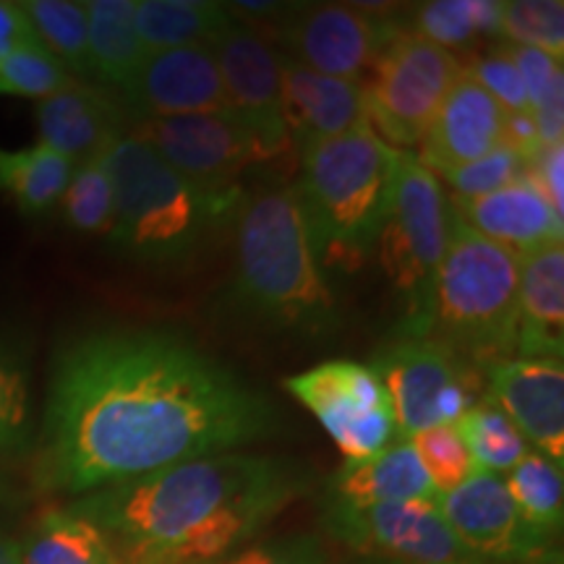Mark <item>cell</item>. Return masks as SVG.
<instances>
[{
    "mask_svg": "<svg viewBox=\"0 0 564 564\" xmlns=\"http://www.w3.org/2000/svg\"><path fill=\"white\" fill-rule=\"evenodd\" d=\"M270 398L181 335L105 327L55 356L40 434L45 489L91 494L264 436Z\"/></svg>",
    "mask_w": 564,
    "mask_h": 564,
    "instance_id": "6da1fadb",
    "label": "cell"
},
{
    "mask_svg": "<svg viewBox=\"0 0 564 564\" xmlns=\"http://www.w3.org/2000/svg\"><path fill=\"white\" fill-rule=\"evenodd\" d=\"M303 489L299 465L220 453L105 486L70 510L100 528L121 564H217Z\"/></svg>",
    "mask_w": 564,
    "mask_h": 564,
    "instance_id": "7a4b0ae2",
    "label": "cell"
},
{
    "mask_svg": "<svg viewBox=\"0 0 564 564\" xmlns=\"http://www.w3.org/2000/svg\"><path fill=\"white\" fill-rule=\"evenodd\" d=\"M236 306L267 327L327 335L340 322L293 186L251 196L238 215Z\"/></svg>",
    "mask_w": 564,
    "mask_h": 564,
    "instance_id": "3957f363",
    "label": "cell"
},
{
    "mask_svg": "<svg viewBox=\"0 0 564 564\" xmlns=\"http://www.w3.org/2000/svg\"><path fill=\"white\" fill-rule=\"evenodd\" d=\"M398 152L366 121L303 147L295 188L319 264H352L377 246Z\"/></svg>",
    "mask_w": 564,
    "mask_h": 564,
    "instance_id": "277c9868",
    "label": "cell"
},
{
    "mask_svg": "<svg viewBox=\"0 0 564 564\" xmlns=\"http://www.w3.org/2000/svg\"><path fill=\"white\" fill-rule=\"evenodd\" d=\"M520 253L491 243L453 212V228L436 272L426 337L465 364L489 369L514 358L518 345Z\"/></svg>",
    "mask_w": 564,
    "mask_h": 564,
    "instance_id": "5b68a950",
    "label": "cell"
},
{
    "mask_svg": "<svg viewBox=\"0 0 564 564\" xmlns=\"http://www.w3.org/2000/svg\"><path fill=\"white\" fill-rule=\"evenodd\" d=\"M112 228L118 251L139 262L167 264L188 257L232 202L204 194L175 173L137 131L108 147Z\"/></svg>",
    "mask_w": 564,
    "mask_h": 564,
    "instance_id": "8992f818",
    "label": "cell"
},
{
    "mask_svg": "<svg viewBox=\"0 0 564 564\" xmlns=\"http://www.w3.org/2000/svg\"><path fill=\"white\" fill-rule=\"evenodd\" d=\"M453 207L442 181L415 154L398 152L390 202L379 230V262L408 303L405 335H426L436 272L447 251Z\"/></svg>",
    "mask_w": 564,
    "mask_h": 564,
    "instance_id": "52a82bcc",
    "label": "cell"
},
{
    "mask_svg": "<svg viewBox=\"0 0 564 564\" xmlns=\"http://www.w3.org/2000/svg\"><path fill=\"white\" fill-rule=\"evenodd\" d=\"M463 70L455 53L400 30L373 61L369 82H364L366 112L373 131L387 137L392 150L419 147L444 95Z\"/></svg>",
    "mask_w": 564,
    "mask_h": 564,
    "instance_id": "ba28073f",
    "label": "cell"
},
{
    "mask_svg": "<svg viewBox=\"0 0 564 564\" xmlns=\"http://www.w3.org/2000/svg\"><path fill=\"white\" fill-rule=\"evenodd\" d=\"M390 398L403 442L432 426H455L478 403L468 364L426 335H403L384 345L371 364Z\"/></svg>",
    "mask_w": 564,
    "mask_h": 564,
    "instance_id": "9c48e42d",
    "label": "cell"
},
{
    "mask_svg": "<svg viewBox=\"0 0 564 564\" xmlns=\"http://www.w3.org/2000/svg\"><path fill=\"white\" fill-rule=\"evenodd\" d=\"M285 390L316 415L348 463L369 460L398 436L390 398L371 366L335 358L288 377Z\"/></svg>",
    "mask_w": 564,
    "mask_h": 564,
    "instance_id": "30bf717a",
    "label": "cell"
},
{
    "mask_svg": "<svg viewBox=\"0 0 564 564\" xmlns=\"http://www.w3.org/2000/svg\"><path fill=\"white\" fill-rule=\"evenodd\" d=\"M137 133L158 150L175 173L217 199L236 202L232 181L270 158L259 139L230 112L150 118Z\"/></svg>",
    "mask_w": 564,
    "mask_h": 564,
    "instance_id": "8fae6325",
    "label": "cell"
},
{
    "mask_svg": "<svg viewBox=\"0 0 564 564\" xmlns=\"http://www.w3.org/2000/svg\"><path fill=\"white\" fill-rule=\"evenodd\" d=\"M324 528L352 552L390 564L478 562L457 544L436 510V499L369 507L333 502L324 512Z\"/></svg>",
    "mask_w": 564,
    "mask_h": 564,
    "instance_id": "7c38bea8",
    "label": "cell"
},
{
    "mask_svg": "<svg viewBox=\"0 0 564 564\" xmlns=\"http://www.w3.org/2000/svg\"><path fill=\"white\" fill-rule=\"evenodd\" d=\"M436 510L465 552L491 564H552L549 535L520 518L505 478L474 474L436 497Z\"/></svg>",
    "mask_w": 564,
    "mask_h": 564,
    "instance_id": "4fadbf2b",
    "label": "cell"
},
{
    "mask_svg": "<svg viewBox=\"0 0 564 564\" xmlns=\"http://www.w3.org/2000/svg\"><path fill=\"white\" fill-rule=\"evenodd\" d=\"M228 100V112L238 118L267 154L285 152L291 144L282 116V53L272 40L251 26L232 24L212 42Z\"/></svg>",
    "mask_w": 564,
    "mask_h": 564,
    "instance_id": "5bb4252c",
    "label": "cell"
},
{
    "mask_svg": "<svg viewBox=\"0 0 564 564\" xmlns=\"http://www.w3.org/2000/svg\"><path fill=\"white\" fill-rule=\"evenodd\" d=\"M398 32V24L358 11L356 6L327 3L295 11L293 19L280 26L278 42L285 51L282 55L316 74L364 84V70H371Z\"/></svg>",
    "mask_w": 564,
    "mask_h": 564,
    "instance_id": "9a60e30c",
    "label": "cell"
},
{
    "mask_svg": "<svg viewBox=\"0 0 564 564\" xmlns=\"http://www.w3.org/2000/svg\"><path fill=\"white\" fill-rule=\"evenodd\" d=\"M123 97L141 121L228 112L220 68L209 45L150 53Z\"/></svg>",
    "mask_w": 564,
    "mask_h": 564,
    "instance_id": "2e32d148",
    "label": "cell"
},
{
    "mask_svg": "<svg viewBox=\"0 0 564 564\" xmlns=\"http://www.w3.org/2000/svg\"><path fill=\"white\" fill-rule=\"evenodd\" d=\"M494 405L549 460H564V369L556 358H507L486 369Z\"/></svg>",
    "mask_w": 564,
    "mask_h": 564,
    "instance_id": "e0dca14e",
    "label": "cell"
},
{
    "mask_svg": "<svg viewBox=\"0 0 564 564\" xmlns=\"http://www.w3.org/2000/svg\"><path fill=\"white\" fill-rule=\"evenodd\" d=\"M507 112L481 84L463 76L444 95L419 141V160L432 173L468 165L505 147Z\"/></svg>",
    "mask_w": 564,
    "mask_h": 564,
    "instance_id": "ac0fdd59",
    "label": "cell"
},
{
    "mask_svg": "<svg viewBox=\"0 0 564 564\" xmlns=\"http://www.w3.org/2000/svg\"><path fill=\"white\" fill-rule=\"evenodd\" d=\"M449 207L478 236L520 257L546 243L562 241V215L528 171L497 192L470 196V199L455 196Z\"/></svg>",
    "mask_w": 564,
    "mask_h": 564,
    "instance_id": "d6986e66",
    "label": "cell"
},
{
    "mask_svg": "<svg viewBox=\"0 0 564 564\" xmlns=\"http://www.w3.org/2000/svg\"><path fill=\"white\" fill-rule=\"evenodd\" d=\"M282 116L295 152L369 121L364 84L333 79L282 55Z\"/></svg>",
    "mask_w": 564,
    "mask_h": 564,
    "instance_id": "ffe728a7",
    "label": "cell"
},
{
    "mask_svg": "<svg viewBox=\"0 0 564 564\" xmlns=\"http://www.w3.org/2000/svg\"><path fill=\"white\" fill-rule=\"evenodd\" d=\"M564 352V246L546 243L520 257L518 345L514 358H556Z\"/></svg>",
    "mask_w": 564,
    "mask_h": 564,
    "instance_id": "44dd1931",
    "label": "cell"
},
{
    "mask_svg": "<svg viewBox=\"0 0 564 564\" xmlns=\"http://www.w3.org/2000/svg\"><path fill=\"white\" fill-rule=\"evenodd\" d=\"M121 105L79 82L37 102V144H45L70 162H82L110 147L121 137Z\"/></svg>",
    "mask_w": 564,
    "mask_h": 564,
    "instance_id": "7402d4cb",
    "label": "cell"
},
{
    "mask_svg": "<svg viewBox=\"0 0 564 564\" xmlns=\"http://www.w3.org/2000/svg\"><path fill=\"white\" fill-rule=\"evenodd\" d=\"M333 494L335 502L350 507L436 499L434 486L411 442L390 444L369 460L345 463L335 476Z\"/></svg>",
    "mask_w": 564,
    "mask_h": 564,
    "instance_id": "603a6c76",
    "label": "cell"
},
{
    "mask_svg": "<svg viewBox=\"0 0 564 564\" xmlns=\"http://www.w3.org/2000/svg\"><path fill=\"white\" fill-rule=\"evenodd\" d=\"M84 11L91 76L123 91L150 55L137 32V0H89Z\"/></svg>",
    "mask_w": 564,
    "mask_h": 564,
    "instance_id": "cb8c5ba5",
    "label": "cell"
},
{
    "mask_svg": "<svg viewBox=\"0 0 564 564\" xmlns=\"http://www.w3.org/2000/svg\"><path fill=\"white\" fill-rule=\"evenodd\" d=\"M19 546L21 564H121L95 523L74 510H47Z\"/></svg>",
    "mask_w": 564,
    "mask_h": 564,
    "instance_id": "d4e9b609",
    "label": "cell"
},
{
    "mask_svg": "<svg viewBox=\"0 0 564 564\" xmlns=\"http://www.w3.org/2000/svg\"><path fill=\"white\" fill-rule=\"evenodd\" d=\"M232 24L225 3L209 0H137V32L147 53L212 45Z\"/></svg>",
    "mask_w": 564,
    "mask_h": 564,
    "instance_id": "484cf974",
    "label": "cell"
},
{
    "mask_svg": "<svg viewBox=\"0 0 564 564\" xmlns=\"http://www.w3.org/2000/svg\"><path fill=\"white\" fill-rule=\"evenodd\" d=\"M76 162L47 150L45 144L26 150H0V192L24 215H45L61 202Z\"/></svg>",
    "mask_w": 564,
    "mask_h": 564,
    "instance_id": "4316f807",
    "label": "cell"
},
{
    "mask_svg": "<svg viewBox=\"0 0 564 564\" xmlns=\"http://www.w3.org/2000/svg\"><path fill=\"white\" fill-rule=\"evenodd\" d=\"M21 11L30 19L40 45L74 79L91 76L84 3H74V0H26V3H21Z\"/></svg>",
    "mask_w": 564,
    "mask_h": 564,
    "instance_id": "83f0119b",
    "label": "cell"
},
{
    "mask_svg": "<svg viewBox=\"0 0 564 564\" xmlns=\"http://www.w3.org/2000/svg\"><path fill=\"white\" fill-rule=\"evenodd\" d=\"M457 434L478 474H510L523 457L531 453L523 434L514 429V423L491 403L489 398H481L478 403L455 423Z\"/></svg>",
    "mask_w": 564,
    "mask_h": 564,
    "instance_id": "f1b7e54d",
    "label": "cell"
},
{
    "mask_svg": "<svg viewBox=\"0 0 564 564\" xmlns=\"http://www.w3.org/2000/svg\"><path fill=\"white\" fill-rule=\"evenodd\" d=\"M499 9L502 0H432L415 11L413 34L442 51H460L476 37L499 34Z\"/></svg>",
    "mask_w": 564,
    "mask_h": 564,
    "instance_id": "f546056e",
    "label": "cell"
},
{
    "mask_svg": "<svg viewBox=\"0 0 564 564\" xmlns=\"http://www.w3.org/2000/svg\"><path fill=\"white\" fill-rule=\"evenodd\" d=\"M32 442V366L26 345L0 333V455H19Z\"/></svg>",
    "mask_w": 564,
    "mask_h": 564,
    "instance_id": "4dcf8cb0",
    "label": "cell"
},
{
    "mask_svg": "<svg viewBox=\"0 0 564 564\" xmlns=\"http://www.w3.org/2000/svg\"><path fill=\"white\" fill-rule=\"evenodd\" d=\"M520 518L544 533H554L562 525L564 512V478L562 465L541 453H528L505 478Z\"/></svg>",
    "mask_w": 564,
    "mask_h": 564,
    "instance_id": "1f68e13d",
    "label": "cell"
},
{
    "mask_svg": "<svg viewBox=\"0 0 564 564\" xmlns=\"http://www.w3.org/2000/svg\"><path fill=\"white\" fill-rule=\"evenodd\" d=\"M63 220L70 230L95 236L112 228V181L108 171V147L76 162L66 192L61 196Z\"/></svg>",
    "mask_w": 564,
    "mask_h": 564,
    "instance_id": "d6a6232c",
    "label": "cell"
},
{
    "mask_svg": "<svg viewBox=\"0 0 564 564\" xmlns=\"http://www.w3.org/2000/svg\"><path fill=\"white\" fill-rule=\"evenodd\" d=\"M499 34L510 40V45L535 47L562 61L564 3L562 0H502Z\"/></svg>",
    "mask_w": 564,
    "mask_h": 564,
    "instance_id": "836d02e7",
    "label": "cell"
},
{
    "mask_svg": "<svg viewBox=\"0 0 564 564\" xmlns=\"http://www.w3.org/2000/svg\"><path fill=\"white\" fill-rule=\"evenodd\" d=\"M76 79L53 58L40 42H26V45L13 47V51L0 61V95L32 97V100H47L58 95Z\"/></svg>",
    "mask_w": 564,
    "mask_h": 564,
    "instance_id": "e575fe53",
    "label": "cell"
},
{
    "mask_svg": "<svg viewBox=\"0 0 564 564\" xmlns=\"http://www.w3.org/2000/svg\"><path fill=\"white\" fill-rule=\"evenodd\" d=\"M408 442H411L415 455H419L436 497L457 489L463 481H468L470 476L478 474L468 447L463 444L457 429L449 426V423L423 429V432L413 434Z\"/></svg>",
    "mask_w": 564,
    "mask_h": 564,
    "instance_id": "d590c367",
    "label": "cell"
},
{
    "mask_svg": "<svg viewBox=\"0 0 564 564\" xmlns=\"http://www.w3.org/2000/svg\"><path fill=\"white\" fill-rule=\"evenodd\" d=\"M525 171H528L525 160L514 150H510V147H502V150L486 154L481 160L468 162V165H460V167H449V171H442L434 175L447 183V186L455 192V196H465V199H470V196H484L489 192H497V188L512 183Z\"/></svg>",
    "mask_w": 564,
    "mask_h": 564,
    "instance_id": "8d00e7d4",
    "label": "cell"
},
{
    "mask_svg": "<svg viewBox=\"0 0 564 564\" xmlns=\"http://www.w3.org/2000/svg\"><path fill=\"white\" fill-rule=\"evenodd\" d=\"M465 74H468L474 82L481 84L494 100L502 105L505 112H531L523 79H520L518 68H514L507 47L476 58L474 66L465 70Z\"/></svg>",
    "mask_w": 564,
    "mask_h": 564,
    "instance_id": "74e56055",
    "label": "cell"
},
{
    "mask_svg": "<svg viewBox=\"0 0 564 564\" xmlns=\"http://www.w3.org/2000/svg\"><path fill=\"white\" fill-rule=\"evenodd\" d=\"M217 564H333L327 549L316 535H295L285 541H270L243 552L225 556Z\"/></svg>",
    "mask_w": 564,
    "mask_h": 564,
    "instance_id": "f35d334b",
    "label": "cell"
},
{
    "mask_svg": "<svg viewBox=\"0 0 564 564\" xmlns=\"http://www.w3.org/2000/svg\"><path fill=\"white\" fill-rule=\"evenodd\" d=\"M507 53H510L520 79H523L528 105H531L533 110L535 105L544 100L549 91L554 89V84L564 79L562 61L535 51V47H520V45H507Z\"/></svg>",
    "mask_w": 564,
    "mask_h": 564,
    "instance_id": "ab89813d",
    "label": "cell"
},
{
    "mask_svg": "<svg viewBox=\"0 0 564 564\" xmlns=\"http://www.w3.org/2000/svg\"><path fill=\"white\" fill-rule=\"evenodd\" d=\"M562 165H564V147L562 144H554V147H546L544 152L539 154V160L531 165V173L535 181H539V186L544 188V194L549 196V202L554 204V209L562 215V207H564V183H562Z\"/></svg>",
    "mask_w": 564,
    "mask_h": 564,
    "instance_id": "60d3db41",
    "label": "cell"
},
{
    "mask_svg": "<svg viewBox=\"0 0 564 564\" xmlns=\"http://www.w3.org/2000/svg\"><path fill=\"white\" fill-rule=\"evenodd\" d=\"M26 42L40 40L34 37L30 19L21 11V3H6V0H0V61H3L13 47L26 45Z\"/></svg>",
    "mask_w": 564,
    "mask_h": 564,
    "instance_id": "b9f144b4",
    "label": "cell"
},
{
    "mask_svg": "<svg viewBox=\"0 0 564 564\" xmlns=\"http://www.w3.org/2000/svg\"><path fill=\"white\" fill-rule=\"evenodd\" d=\"M228 9H236L238 13H241V17H282V13H285V9L288 6H282V3H230Z\"/></svg>",
    "mask_w": 564,
    "mask_h": 564,
    "instance_id": "7bdbcfd3",
    "label": "cell"
},
{
    "mask_svg": "<svg viewBox=\"0 0 564 564\" xmlns=\"http://www.w3.org/2000/svg\"><path fill=\"white\" fill-rule=\"evenodd\" d=\"M0 564H21L17 541L6 539V535H0Z\"/></svg>",
    "mask_w": 564,
    "mask_h": 564,
    "instance_id": "ee69618b",
    "label": "cell"
},
{
    "mask_svg": "<svg viewBox=\"0 0 564 564\" xmlns=\"http://www.w3.org/2000/svg\"><path fill=\"white\" fill-rule=\"evenodd\" d=\"M9 497H11L9 486H6L3 481H0V505H3V502H9Z\"/></svg>",
    "mask_w": 564,
    "mask_h": 564,
    "instance_id": "f6af8a7d",
    "label": "cell"
},
{
    "mask_svg": "<svg viewBox=\"0 0 564 564\" xmlns=\"http://www.w3.org/2000/svg\"><path fill=\"white\" fill-rule=\"evenodd\" d=\"M384 564H390V562H384ZM463 564H491V562H463Z\"/></svg>",
    "mask_w": 564,
    "mask_h": 564,
    "instance_id": "bcb514c9",
    "label": "cell"
}]
</instances>
